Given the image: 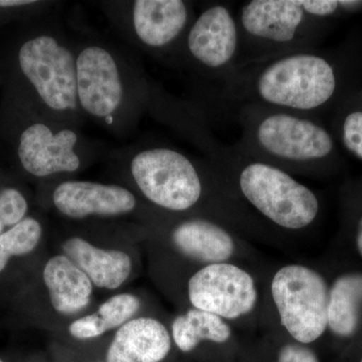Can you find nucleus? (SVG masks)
<instances>
[{
	"label": "nucleus",
	"mask_w": 362,
	"mask_h": 362,
	"mask_svg": "<svg viewBox=\"0 0 362 362\" xmlns=\"http://www.w3.org/2000/svg\"><path fill=\"white\" fill-rule=\"evenodd\" d=\"M70 333L78 339H90L100 337L105 331L102 328L101 323L98 320L96 314L83 317L71 324Z\"/></svg>",
	"instance_id": "nucleus-25"
},
{
	"label": "nucleus",
	"mask_w": 362,
	"mask_h": 362,
	"mask_svg": "<svg viewBox=\"0 0 362 362\" xmlns=\"http://www.w3.org/2000/svg\"><path fill=\"white\" fill-rule=\"evenodd\" d=\"M129 26L138 45L154 54H180L195 16L183 0H136L130 4Z\"/></svg>",
	"instance_id": "nucleus-12"
},
{
	"label": "nucleus",
	"mask_w": 362,
	"mask_h": 362,
	"mask_svg": "<svg viewBox=\"0 0 362 362\" xmlns=\"http://www.w3.org/2000/svg\"><path fill=\"white\" fill-rule=\"evenodd\" d=\"M356 247L357 251H358L359 255H361L362 258V216L359 218L358 221H357Z\"/></svg>",
	"instance_id": "nucleus-28"
},
{
	"label": "nucleus",
	"mask_w": 362,
	"mask_h": 362,
	"mask_svg": "<svg viewBox=\"0 0 362 362\" xmlns=\"http://www.w3.org/2000/svg\"><path fill=\"white\" fill-rule=\"evenodd\" d=\"M181 254L194 261L226 263L235 252V240L218 223L206 218H192L178 223L171 233Z\"/></svg>",
	"instance_id": "nucleus-15"
},
{
	"label": "nucleus",
	"mask_w": 362,
	"mask_h": 362,
	"mask_svg": "<svg viewBox=\"0 0 362 362\" xmlns=\"http://www.w3.org/2000/svg\"><path fill=\"white\" fill-rule=\"evenodd\" d=\"M80 149L81 137L73 124L39 121L21 133L18 156L28 175L44 178L78 171L82 166Z\"/></svg>",
	"instance_id": "nucleus-10"
},
{
	"label": "nucleus",
	"mask_w": 362,
	"mask_h": 362,
	"mask_svg": "<svg viewBox=\"0 0 362 362\" xmlns=\"http://www.w3.org/2000/svg\"><path fill=\"white\" fill-rule=\"evenodd\" d=\"M28 204L16 188L0 190V235L25 220Z\"/></svg>",
	"instance_id": "nucleus-22"
},
{
	"label": "nucleus",
	"mask_w": 362,
	"mask_h": 362,
	"mask_svg": "<svg viewBox=\"0 0 362 362\" xmlns=\"http://www.w3.org/2000/svg\"><path fill=\"white\" fill-rule=\"evenodd\" d=\"M361 362H362V359H361Z\"/></svg>",
	"instance_id": "nucleus-30"
},
{
	"label": "nucleus",
	"mask_w": 362,
	"mask_h": 362,
	"mask_svg": "<svg viewBox=\"0 0 362 362\" xmlns=\"http://www.w3.org/2000/svg\"><path fill=\"white\" fill-rule=\"evenodd\" d=\"M178 56L201 77L225 84L240 61L239 25L230 6L213 4L195 16Z\"/></svg>",
	"instance_id": "nucleus-8"
},
{
	"label": "nucleus",
	"mask_w": 362,
	"mask_h": 362,
	"mask_svg": "<svg viewBox=\"0 0 362 362\" xmlns=\"http://www.w3.org/2000/svg\"><path fill=\"white\" fill-rule=\"evenodd\" d=\"M277 362H319L311 349L301 344H287L279 352Z\"/></svg>",
	"instance_id": "nucleus-26"
},
{
	"label": "nucleus",
	"mask_w": 362,
	"mask_h": 362,
	"mask_svg": "<svg viewBox=\"0 0 362 362\" xmlns=\"http://www.w3.org/2000/svg\"><path fill=\"white\" fill-rule=\"evenodd\" d=\"M75 51L81 113L105 125L120 122L133 96L125 62L112 47L99 42L81 45Z\"/></svg>",
	"instance_id": "nucleus-7"
},
{
	"label": "nucleus",
	"mask_w": 362,
	"mask_h": 362,
	"mask_svg": "<svg viewBox=\"0 0 362 362\" xmlns=\"http://www.w3.org/2000/svg\"><path fill=\"white\" fill-rule=\"evenodd\" d=\"M44 281L52 307L59 313H76L89 304L92 282L65 255L54 257L45 264Z\"/></svg>",
	"instance_id": "nucleus-17"
},
{
	"label": "nucleus",
	"mask_w": 362,
	"mask_h": 362,
	"mask_svg": "<svg viewBox=\"0 0 362 362\" xmlns=\"http://www.w3.org/2000/svg\"><path fill=\"white\" fill-rule=\"evenodd\" d=\"M42 226L33 218L25 220L0 235V273L8 265L13 257L30 254L39 245Z\"/></svg>",
	"instance_id": "nucleus-20"
},
{
	"label": "nucleus",
	"mask_w": 362,
	"mask_h": 362,
	"mask_svg": "<svg viewBox=\"0 0 362 362\" xmlns=\"http://www.w3.org/2000/svg\"><path fill=\"white\" fill-rule=\"evenodd\" d=\"M341 138L345 148L362 159V111L350 112L343 119Z\"/></svg>",
	"instance_id": "nucleus-23"
},
{
	"label": "nucleus",
	"mask_w": 362,
	"mask_h": 362,
	"mask_svg": "<svg viewBox=\"0 0 362 362\" xmlns=\"http://www.w3.org/2000/svg\"><path fill=\"white\" fill-rule=\"evenodd\" d=\"M131 175L142 194L166 211L182 213L202 201V166L180 150L156 146L131 158Z\"/></svg>",
	"instance_id": "nucleus-6"
},
{
	"label": "nucleus",
	"mask_w": 362,
	"mask_h": 362,
	"mask_svg": "<svg viewBox=\"0 0 362 362\" xmlns=\"http://www.w3.org/2000/svg\"><path fill=\"white\" fill-rule=\"evenodd\" d=\"M337 71L329 59L314 49L245 66L218 90L223 105H258L314 117L337 94Z\"/></svg>",
	"instance_id": "nucleus-1"
},
{
	"label": "nucleus",
	"mask_w": 362,
	"mask_h": 362,
	"mask_svg": "<svg viewBox=\"0 0 362 362\" xmlns=\"http://www.w3.org/2000/svg\"><path fill=\"white\" fill-rule=\"evenodd\" d=\"M281 324L296 341L308 344L328 328L329 288L318 272L302 265L283 267L271 284Z\"/></svg>",
	"instance_id": "nucleus-9"
},
{
	"label": "nucleus",
	"mask_w": 362,
	"mask_h": 362,
	"mask_svg": "<svg viewBox=\"0 0 362 362\" xmlns=\"http://www.w3.org/2000/svg\"><path fill=\"white\" fill-rule=\"evenodd\" d=\"M21 74L40 103L57 120L71 124L81 115L76 51L59 33H40L21 45Z\"/></svg>",
	"instance_id": "nucleus-4"
},
{
	"label": "nucleus",
	"mask_w": 362,
	"mask_h": 362,
	"mask_svg": "<svg viewBox=\"0 0 362 362\" xmlns=\"http://www.w3.org/2000/svg\"><path fill=\"white\" fill-rule=\"evenodd\" d=\"M0 362H4V361H2L1 359H0Z\"/></svg>",
	"instance_id": "nucleus-29"
},
{
	"label": "nucleus",
	"mask_w": 362,
	"mask_h": 362,
	"mask_svg": "<svg viewBox=\"0 0 362 362\" xmlns=\"http://www.w3.org/2000/svg\"><path fill=\"white\" fill-rule=\"evenodd\" d=\"M188 297L194 308L223 319H237L254 309L258 292L247 271L220 263L207 265L190 278Z\"/></svg>",
	"instance_id": "nucleus-11"
},
{
	"label": "nucleus",
	"mask_w": 362,
	"mask_h": 362,
	"mask_svg": "<svg viewBox=\"0 0 362 362\" xmlns=\"http://www.w3.org/2000/svg\"><path fill=\"white\" fill-rule=\"evenodd\" d=\"M63 251L97 287L117 289L129 277L132 265L126 252L99 249L81 238L66 240Z\"/></svg>",
	"instance_id": "nucleus-16"
},
{
	"label": "nucleus",
	"mask_w": 362,
	"mask_h": 362,
	"mask_svg": "<svg viewBox=\"0 0 362 362\" xmlns=\"http://www.w3.org/2000/svg\"><path fill=\"white\" fill-rule=\"evenodd\" d=\"M302 6L307 13L315 18H328L338 9H354L362 6V1H337V0H301Z\"/></svg>",
	"instance_id": "nucleus-24"
},
{
	"label": "nucleus",
	"mask_w": 362,
	"mask_h": 362,
	"mask_svg": "<svg viewBox=\"0 0 362 362\" xmlns=\"http://www.w3.org/2000/svg\"><path fill=\"white\" fill-rule=\"evenodd\" d=\"M170 349V335L163 324L153 318L133 319L117 331L107 362H160Z\"/></svg>",
	"instance_id": "nucleus-14"
},
{
	"label": "nucleus",
	"mask_w": 362,
	"mask_h": 362,
	"mask_svg": "<svg viewBox=\"0 0 362 362\" xmlns=\"http://www.w3.org/2000/svg\"><path fill=\"white\" fill-rule=\"evenodd\" d=\"M235 185L249 206L279 228L303 230L318 216L320 204L310 188L261 159L247 164Z\"/></svg>",
	"instance_id": "nucleus-5"
},
{
	"label": "nucleus",
	"mask_w": 362,
	"mask_h": 362,
	"mask_svg": "<svg viewBox=\"0 0 362 362\" xmlns=\"http://www.w3.org/2000/svg\"><path fill=\"white\" fill-rule=\"evenodd\" d=\"M240 69L299 51L313 49L317 23L301 0H251L237 14Z\"/></svg>",
	"instance_id": "nucleus-3"
},
{
	"label": "nucleus",
	"mask_w": 362,
	"mask_h": 362,
	"mask_svg": "<svg viewBox=\"0 0 362 362\" xmlns=\"http://www.w3.org/2000/svg\"><path fill=\"white\" fill-rule=\"evenodd\" d=\"M237 109L238 144L290 175L315 170L333 156L332 136L314 117L258 105Z\"/></svg>",
	"instance_id": "nucleus-2"
},
{
	"label": "nucleus",
	"mask_w": 362,
	"mask_h": 362,
	"mask_svg": "<svg viewBox=\"0 0 362 362\" xmlns=\"http://www.w3.org/2000/svg\"><path fill=\"white\" fill-rule=\"evenodd\" d=\"M37 4L30 0H0V7L2 8H16V7L32 6Z\"/></svg>",
	"instance_id": "nucleus-27"
},
{
	"label": "nucleus",
	"mask_w": 362,
	"mask_h": 362,
	"mask_svg": "<svg viewBox=\"0 0 362 362\" xmlns=\"http://www.w3.org/2000/svg\"><path fill=\"white\" fill-rule=\"evenodd\" d=\"M52 202L59 213L71 218L90 216H115L129 214L136 197L127 188L93 181H65L54 188Z\"/></svg>",
	"instance_id": "nucleus-13"
},
{
	"label": "nucleus",
	"mask_w": 362,
	"mask_h": 362,
	"mask_svg": "<svg viewBox=\"0 0 362 362\" xmlns=\"http://www.w3.org/2000/svg\"><path fill=\"white\" fill-rule=\"evenodd\" d=\"M137 298L130 294L116 295L100 306L96 314L105 332L127 323L139 309Z\"/></svg>",
	"instance_id": "nucleus-21"
},
{
	"label": "nucleus",
	"mask_w": 362,
	"mask_h": 362,
	"mask_svg": "<svg viewBox=\"0 0 362 362\" xmlns=\"http://www.w3.org/2000/svg\"><path fill=\"white\" fill-rule=\"evenodd\" d=\"M362 308V273L343 274L334 281L328 298V328L337 337L346 338L356 332Z\"/></svg>",
	"instance_id": "nucleus-18"
},
{
	"label": "nucleus",
	"mask_w": 362,
	"mask_h": 362,
	"mask_svg": "<svg viewBox=\"0 0 362 362\" xmlns=\"http://www.w3.org/2000/svg\"><path fill=\"white\" fill-rule=\"evenodd\" d=\"M230 335L232 330L223 318L197 308L178 316L173 323V339L185 352L192 351L202 340L225 343Z\"/></svg>",
	"instance_id": "nucleus-19"
}]
</instances>
